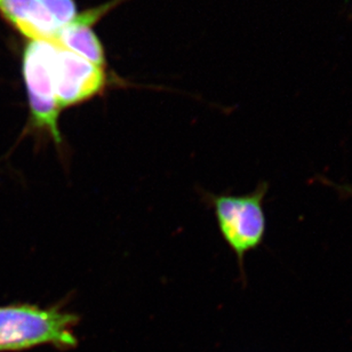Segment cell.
<instances>
[{
	"instance_id": "6da1fadb",
	"label": "cell",
	"mask_w": 352,
	"mask_h": 352,
	"mask_svg": "<svg viewBox=\"0 0 352 352\" xmlns=\"http://www.w3.org/2000/svg\"><path fill=\"white\" fill-rule=\"evenodd\" d=\"M79 317L58 305L14 303L0 307V352H19L36 346L60 350L78 346Z\"/></svg>"
},
{
	"instance_id": "7a4b0ae2",
	"label": "cell",
	"mask_w": 352,
	"mask_h": 352,
	"mask_svg": "<svg viewBox=\"0 0 352 352\" xmlns=\"http://www.w3.org/2000/svg\"><path fill=\"white\" fill-rule=\"evenodd\" d=\"M267 191L269 183L261 182L253 192L241 196H208L219 230L236 255L241 272H244L245 256L261 246L267 234L263 204Z\"/></svg>"
},
{
	"instance_id": "3957f363",
	"label": "cell",
	"mask_w": 352,
	"mask_h": 352,
	"mask_svg": "<svg viewBox=\"0 0 352 352\" xmlns=\"http://www.w3.org/2000/svg\"><path fill=\"white\" fill-rule=\"evenodd\" d=\"M55 46L50 41H28L22 56V72L29 101V129L60 146L63 143L58 124L62 109L56 100L52 77Z\"/></svg>"
},
{
	"instance_id": "277c9868",
	"label": "cell",
	"mask_w": 352,
	"mask_h": 352,
	"mask_svg": "<svg viewBox=\"0 0 352 352\" xmlns=\"http://www.w3.org/2000/svg\"><path fill=\"white\" fill-rule=\"evenodd\" d=\"M52 77L60 108H72L91 101L104 93L109 77L104 68L86 58L55 46Z\"/></svg>"
},
{
	"instance_id": "5b68a950",
	"label": "cell",
	"mask_w": 352,
	"mask_h": 352,
	"mask_svg": "<svg viewBox=\"0 0 352 352\" xmlns=\"http://www.w3.org/2000/svg\"><path fill=\"white\" fill-rule=\"evenodd\" d=\"M118 3L119 0H115L85 10L84 13H78L72 23L58 30L55 45L86 58L100 68L105 69L107 56L104 46L98 34H95L93 27Z\"/></svg>"
},
{
	"instance_id": "8992f818",
	"label": "cell",
	"mask_w": 352,
	"mask_h": 352,
	"mask_svg": "<svg viewBox=\"0 0 352 352\" xmlns=\"http://www.w3.org/2000/svg\"><path fill=\"white\" fill-rule=\"evenodd\" d=\"M0 13L29 41L55 44L60 29L39 0H0Z\"/></svg>"
},
{
	"instance_id": "52a82bcc",
	"label": "cell",
	"mask_w": 352,
	"mask_h": 352,
	"mask_svg": "<svg viewBox=\"0 0 352 352\" xmlns=\"http://www.w3.org/2000/svg\"><path fill=\"white\" fill-rule=\"evenodd\" d=\"M58 29L72 23L78 15L76 0H39Z\"/></svg>"
},
{
	"instance_id": "ba28073f",
	"label": "cell",
	"mask_w": 352,
	"mask_h": 352,
	"mask_svg": "<svg viewBox=\"0 0 352 352\" xmlns=\"http://www.w3.org/2000/svg\"><path fill=\"white\" fill-rule=\"evenodd\" d=\"M344 191H346V193H349V195H351L352 196V188H349V186H346V188H344Z\"/></svg>"
}]
</instances>
